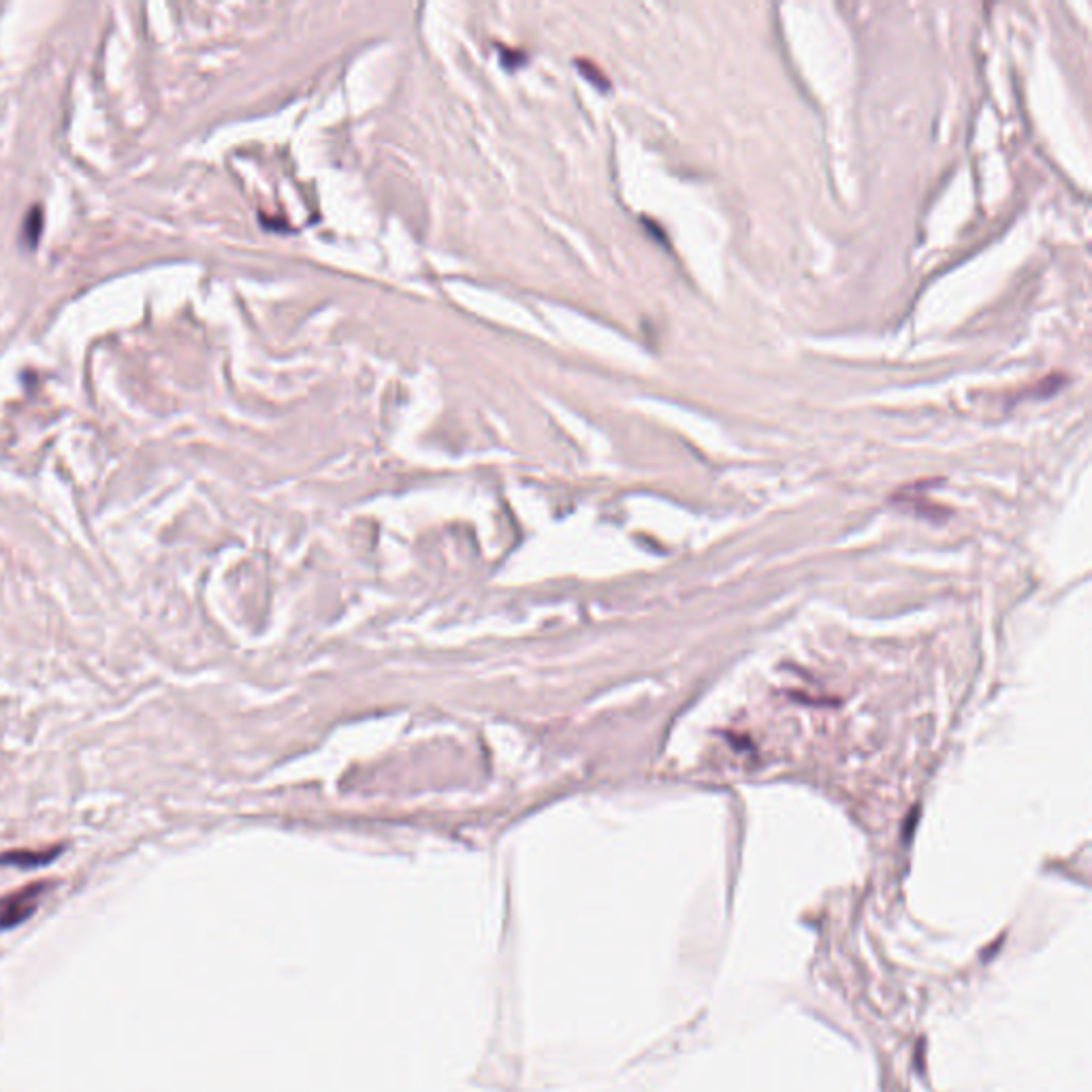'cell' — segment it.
Returning <instances> with one entry per match:
<instances>
[{"mask_svg":"<svg viewBox=\"0 0 1092 1092\" xmlns=\"http://www.w3.org/2000/svg\"><path fill=\"white\" fill-rule=\"evenodd\" d=\"M49 888H52L49 882H35L24 885L18 892H11L9 897L0 899V931H9V928L26 922Z\"/></svg>","mask_w":1092,"mask_h":1092,"instance_id":"cell-1","label":"cell"},{"mask_svg":"<svg viewBox=\"0 0 1092 1092\" xmlns=\"http://www.w3.org/2000/svg\"><path fill=\"white\" fill-rule=\"evenodd\" d=\"M60 853H62V848L43 849V851H32V849L7 851V853H3V856H0V865L18 866V868H37V866L49 865V862L59 858Z\"/></svg>","mask_w":1092,"mask_h":1092,"instance_id":"cell-2","label":"cell"},{"mask_svg":"<svg viewBox=\"0 0 1092 1092\" xmlns=\"http://www.w3.org/2000/svg\"><path fill=\"white\" fill-rule=\"evenodd\" d=\"M41 227H43V211H41L39 208H32V210H30V216H28V220H26V228H28V233L24 235V237H26V240L30 242V245H35V244H37Z\"/></svg>","mask_w":1092,"mask_h":1092,"instance_id":"cell-3","label":"cell"}]
</instances>
